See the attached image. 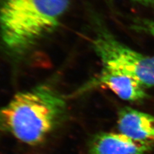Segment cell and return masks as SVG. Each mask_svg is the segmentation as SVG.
Wrapping results in <instances>:
<instances>
[{"label":"cell","mask_w":154,"mask_h":154,"mask_svg":"<svg viewBox=\"0 0 154 154\" xmlns=\"http://www.w3.org/2000/svg\"><path fill=\"white\" fill-rule=\"evenodd\" d=\"M96 88H106L119 98L128 102H139L147 96L145 88L132 77L118 72L102 68L98 75L80 88L84 93Z\"/></svg>","instance_id":"obj_4"},{"label":"cell","mask_w":154,"mask_h":154,"mask_svg":"<svg viewBox=\"0 0 154 154\" xmlns=\"http://www.w3.org/2000/svg\"><path fill=\"white\" fill-rule=\"evenodd\" d=\"M134 28L137 31L144 32L154 37V19H139L134 24Z\"/></svg>","instance_id":"obj_7"},{"label":"cell","mask_w":154,"mask_h":154,"mask_svg":"<svg viewBox=\"0 0 154 154\" xmlns=\"http://www.w3.org/2000/svg\"><path fill=\"white\" fill-rule=\"evenodd\" d=\"M69 0H0V38L10 54H25L56 30Z\"/></svg>","instance_id":"obj_2"},{"label":"cell","mask_w":154,"mask_h":154,"mask_svg":"<svg viewBox=\"0 0 154 154\" xmlns=\"http://www.w3.org/2000/svg\"><path fill=\"white\" fill-rule=\"evenodd\" d=\"M66 110L64 98L48 85L17 93L0 108V131L23 143H41L62 121Z\"/></svg>","instance_id":"obj_1"},{"label":"cell","mask_w":154,"mask_h":154,"mask_svg":"<svg viewBox=\"0 0 154 154\" xmlns=\"http://www.w3.org/2000/svg\"><path fill=\"white\" fill-rule=\"evenodd\" d=\"M117 123L120 133L138 141L154 143V115L123 107L119 111Z\"/></svg>","instance_id":"obj_6"},{"label":"cell","mask_w":154,"mask_h":154,"mask_svg":"<svg viewBox=\"0 0 154 154\" xmlns=\"http://www.w3.org/2000/svg\"><path fill=\"white\" fill-rule=\"evenodd\" d=\"M153 143L138 141L122 133L95 135L89 145V154H148Z\"/></svg>","instance_id":"obj_5"},{"label":"cell","mask_w":154,"mask_h":154,"mask_svg":"<svg viewBox=\"0 0 154 154\" xmlns=\"http://www.w3.org/2000/svg\"><path fill=\"white\" fill-rule=\"evenodd\" d=\"M92 43L102 68L131 76L145 88L154 87V55L135 51L100 25L96 29Z\"/></svg>","instance_id":"obj_3"},{"label":"cell","mask_w":154,"mask_h":154,"mask_svg":"<svg viewBox=\"0 0 154 154\" xmlns=\"http://www.w3.org/2000/svg\"><path fill=\"white\" fill-rule=\"evenodd\" d=\"M132 1L143 5H154V0H132Z\"/></svg>","instance_id":"obj_8"}]
</instances>
